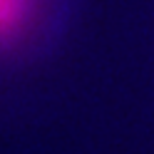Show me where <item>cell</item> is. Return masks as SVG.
<instances>
[{
	"instance_id": "1",
	"label": "cell",
	"mask_w": 154,
	"mask_h": 154,
	"mask_svg": "<svg viewBox=\"0 0 154 154\" xmlns=\"http://www.w3.org/2000/svg\"><path fill=\"white\" fill-rule=\"evenodd\" d=\"M57 0H0V57H17L50 32Z\"/></svg>"
}]
</instances>
